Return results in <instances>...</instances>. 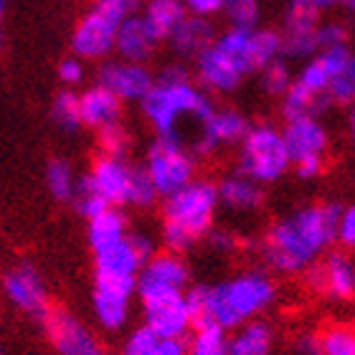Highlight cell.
Returning <instances> with one entry per match:
<instances>
[{"label": "cell", "instance_id": "obj_49", "mask_svg": "<svg viewBox=\"0 0 355 355\" xmlns=\"http://www.w3.org/2000/svg\"><path fill=\"white\" fill-rule=\"evenodd\" d=\"M8 10V0H0V44H3V18Z\"/></svg>", "mask_w": 355, "mask_h": 355}, {"label": "cell", "instance_id": "obj_4", "mask_svg": "<svg viewBox=\"0 0 355 355\" xmlns=\"http://www.w3.org/2000/svg\"><path fill=\"white\" fill-rule=\"evenodd\" d=\"M218 211V191L211 180H191L180 191L165 196L163 244L168 252L185 254L214 229Z\"/></svg>", "mask_w": 355, "mask_h": 355}, {"label": "cell", "instance_id": "obj_41", "mask_svg": "<svg viewBox=\"0 0 355 355\" xmlns=\"http://www.w3.org/2000/svg\"><path fill=\"white\" fill-rule=\"evenodd\" d=\"M335 241L345 252H355V206H348L340 211L338 229H335Z\"/></svg>", "mask_w": 355, "mask_h": 355}, {"label": "cell", "instance_id": "obj_12", "mask_svg": "<svg viewBox=\"0 0 355 355\" xmlns=\"http://www.w3.org/2000/svg\"><path fill=\"white\" fill-rule=\"evenodd\" d=\"M249 119L236 110H214V114L203 122L198 137L191 142V153L196 157H211L221 148H231L244 140L249 132Z\"/></svg>", "mask_w": 355, "mask_h": 355}, {"label": "cell", "instance_id": "obj_2", "mask_svg": "<svg viewBox=\"0 0 355 355\" xmlns=\"http://www.w3.org/2000/svg\"><path fill=\"white\" fill-rule=\"evenodd\" d=\"M193 327L216 325L231 333L249 320L261 318L277 302V284L266 272H241L218 284H196L185 289Z\"/></svg>", "mask_w": 355, "mask_h": 355}, {"label": "cell", "instance_id": "obj_33", "mask_svg": "<svg viewBox=\"0 0 355 355\" xmlns=\"http://www.w3.org/2000/svg\"><path fill=\"white\" fill-rule=\"evenodd\" d=\"M46 185L56 200H71L76 188V175L67 160H51L46 168Z\"/></svg>", "mask_w": 355, "mask_h": 355}, {"label": "cell", "instance_id": "obj_35", "mask_svg": "<svg viewBox=\"0 0 355 355\" xmlns=\"http://www.w3.org/2000/svg\"><path fill=\"white\" fill-rule=\"evenodd\" d=\"M71 203L76 206V211L84 216V218H92V216L102 214L104 208H110V203L96 193V188L92 185L87 175L84 178H76V188H74V196H71Z\"/></svg>", "mask_w": 355, "mask_h": 355}, {"label": "cell", "instance_id": "obj_40", "mask_svg": "<svg viewBox=\"0 0 355 355\" xmlns=\"http://www.w3.org/2000/svg\"><path fill=\"white\" fill-rule=\"evenodd\" d=\"M261 82H264V89L269 92V94L274 96H282L284 92L289 89V84H292V74H289V67L284 64V61L274 59L272 64H266L264 69H261Z\"/></svg>", "mask_w": 355, "mask_h": 355}, {"label": "cell", "instance_id": "obj_8", "mask_svg": "<svg viewBox=\"0 0 355 355\" xmlns=\"http://www.w3.org/2000/svg\"><path fill=\"white\" fill-rule=\"evenodd\" d=\"M282 137H284L289 160L300 180H315L322 175L330 140H327L325 125L318 117L304 114V117L287 119Z\"/></svg>", "mask_w": 355, "mask_h": 355}, {"label": "cell", "instance_id": "obj_26", "mask_svg": "<svg viewBox=\"0 0 355 355\" xmlns=\"http://www.w3.org/2000/svg\"><path fill=\"white\" fill-rule=\"evenodd\" d=\"M188 338H163L150 327H137L127 338L122 355H185Z\"/></svg>", "mask_w": 355, "mask_h": 355}, {"label": "cell", "instance_id": "obj_38", "mask_svg": "<svg viewBox=\"0 0 355 355\" xmlns=\"http://www.w3.org/2000/svg\"><path fill=\"white\" fill-rule=\"evenodd\" d=\"M96 135H99V153H102V155L127 157V150H130V132L122 127V122L102 127V130H96Z\"/></svg>", "mask_w": 355, "mask_h": 355}, {"label": "cell", "instance_id": "obj_29", "mask_svg": "<svg viewBox=\"0 0 355 355\" xmlns=\"http://www.w3.org/2000/svg\"><path fill=\"white\" fill-rule=\"evenodd\" d=\"M282 96H284V117L287 119L304 117V114L318 117V112L325 110L327 104V94H315L300 82L289 84V89Z\"/></svg>", "mask_w": 355, "mask_h": 355}, {"label": "cell", "instance_id": "obj_6", "mask_svg": "<svg viewBox=\"0 0 355 355\" xmlns=\"http://www.w3.org/2000/svg\"><path fill=\"white\" fill-rule=\"evenodd\" d=\"M239 173L249 175L257 183H277L287 175L292 168L284 137L274 125H257L249 127L244 140L239 142Z\"/></svg>", "mask_w": 355, "mask_h": 355}, {"label": "cell", "instance_id": "obj_32", "mask_svg": "<svg viewBox=\"0 0 355 355\" xmlns=\"http://www.w3.org/2000/svg\"><path fill=\"white\" fill-rule=\"evenodd\" d=\"M51 117L64 132H76L82 127V117H79V94L71 89H64L56 94L51 104Z\"/></svg>", "mask_w": 355, "mask_h": 355}, {"label": "cell", "instance_id": "obj_5", "mask_svg": "<svg viewBox=\"0 0 355 355\" xmlns=\"http://www.w3.org/2000/svg\"><path fill=\"white\" fill-rule=\"evenodd\" d=\"M155 252V241L148 234L127 231L125 239L94 252V287L135 297L142 264Z\"/></svg>", "mask_w": 355, "mask_h": 355}, {"label": "cell", "instance_id": "obj_37", "mask_svg": "<svg viewBox=\"0 0 355 355\" xmlns=\"http://www.w3.org/2000/svg\"><path fill=\"white\" fill-rule=\"evenodd\" d=\"M223 13L234 28H257L259 0H223Z\"/></svg>", "mask_w": 355, "mask_h": 355}, {"label": "cell", "instance_id": "obj_20", "mask_svg": "<svg viewBox=\"0 0 355 355\" xmlns=\"http://www.w3.org/2000/svg\"><path fill=\"white\" fill-rule=\"evenodd\" d=\"M216 191H218V206L229 208L234 214H252L259 211L264 203V185L239 171L223 178L216 185Z\"/></svg>", "mask_w": 355, "mask_h": 355}, {"label": "cell", "instance_id": "obj_27", "mask_svg": "<svg viewBox=\"0 0 355 355\" xmlns=\"http://www.w3.org/2000/svg\"><path fill=\"white\" fill-rule=\"evenodd\" d=\"M127 231L130 229H127L125 214H122L117 206L104 208L102 214L92 216L87 223L89 246H92V252H99V249H104V246L114 244V241H119V239H125Z\"/></svg>", "mask_w": 355, "mask_h": 355}, {"label": "cell", "instance_id": "obj_7", "mask_svg": "<svg viewBox=\"0 0 355 355\" xmlns=\"http://www.w3.org/2000/svg\"><path fill=\"white\" fill-rule=\"evenodd\" d=\"M142 168L148 171L150 180L157 188V196L165 198V196L180 191L191 180H196L198 163H196L191 148L180 137L157 135V140L150 145L148 160Z\"/></svg>", "mask_w": 355, "mask_h": 355}, {"label": "cell", "instance_id": "obj_11", "mask_svg": "<svg viewBox=\"0 0 355 355\" xmlns=\"http://www.w3.org/2000/svg\"><path fill=\"white\" fill-rule=\"evenodd\" d=\"M41 322H44L46 335L59 355H107L92 335V330L82 325L71 312L51 307V312Z\"/></svg>", "mask_w": 355, "mask_h": 355}, {"label": "cell", "instance_id": "obj_22", "mask_svg": "<svg viewBox=\"0 0 355 355\" xmlns=\"http://www.w3.org/2000/svg\"><path fill=\"white\" fill-rule=\"evenodd\" d=\"M226 355H274V330L264 320H249L231 330Z\"/></svg>", "mask_w": 355, "mask_h": 355}, {"label": "cell", "instance_id": "obj_51", "mask_svg": "<svg viewBox=\"0 0 355 355\" xmlns=\"http://www.w3.org/2000/svg\"><path fill=\"white\" fill-rule=\"evenodd\" d=\"M345 3H348V6H350V8H353V10H355V0H345Z\"/></svg>", "mask_w": 355, "mask_h": 355}, {"label": "cell", "instance_id": "obj_25", "mask_svg": "<svg viewBox=\"0 0 355 355\" xmlns=\"http://www.w3.org/2000/svg\"><path fill=\"white\" fill-rule=\"evenodd\" d=\"M92 307H94V315L104 330H122L127 325V320H130L132 297L114 292V289L94 287V292H92Z\"/></svg>", "mask_w": 355, "mask_h": 355}, {"label": "cell", "instance_id": "obj_44", "mask_svg": "<svg viewBox=\"0 0 355 355\" xmlns=\"http://www.w3.org/2000/svg\"><path fill=\"white\" fill-rule=\"evenodd\" d=\"M318 46L322 51L325 49H335V46H345V28L338 26V23L318 26Z\"/></svg>", "mask_w": 355, "mask_h": 355}, {"label": "cell", "instance_id": "obj_1", "mask_svg": "<svg viewBox=\"0 0 355 355\" xmlns=\"http://www.w3.org/2000/svg\"><path fill=\"white\" fill-rule=\"evenodd\" d=\"M343 208L338 203H310L274 223L264 236V259L274 272L300 274L335 244V229Z\"/></svg>", "mask_w": 355, "mask_h": 355}, {"label": "cell", "instance_id": "obj_17", "mask_svg": "<svg viewBox=\"0 0 355 355\" xmlns=\"http://www.w3.org/2000/svg\"><path fill=\"white\" fill-rule=\"evenodd\" d=\"M196 74L203 89L216 92V94H229L244 82L246 71L223 49L211 44L196 56Z\"/></svg>", "mask_w": 355, "mask_h": 355}, {"label": "cell", "instance_id": "obj_34", "mask_svg": "<svg viewBox=\"0 0 355 355\" xmlns=\"http://www.w3.org/2000/svg\"><path fill=\"white\" fill-rule=\"evenodd\" d=\"M320 10L310 0H289L287 8V36L297 33H315L318 31Z\"/></svg>", "mask_w": 355, "mask_h": 355}, {"label": "cell", "instance_id": "obj_45", "mask_svg": "<svg viewBox=\"0 0 355 355\" xmlns=\"http://www.w3.org/2000/svg\"><path fill=\"white\" fill-rule=\"evenodd\" d=\"M183 6L191 15L211 18V15L221 13L223 10V0H183Z\"/></svg>", "mask_w": 355, "mask_h": 355}, {"label": "cell", "instance_id": "obj_18", "mask_svg": "<svg viewBox=\"0 0 355 355\" xmlns=\"http://www.w3.org/2000/svg\"><path fill=\"white\" fill-rule=\"evenodd\" d=\"M132 171L135 165H130L125 157H112L102 155L92 163V171L87 173V178L92 180V185L96 188V193L102 196L110 206H127L130 200V183H132Z\"/></svg>", "mask_w": 355, "mask_h": 355}, {"label": "cell", "instance_id": "obj_23", "mask_svg": "<svg viewBox=\"0 0 355 355\" xmlns=\"http://www.w3.org/2000/svg\"><path fill=\"white\" fill-rule=\"evenodd\" d=\"M350 59V51L345 46H335V49H325L318 59H312L307 67L302 69V74L297 82L307 87L315 94H327V87L333 82V76L345 67V61Z\"/></svg>", "mask_w": 355, "mask_h": 355}, {"label": "cell", "instance_id": "obj_42", "mask_svg": "<svg viewBox=\"0 0 355 355\" xmlns=\"http://www.w3.org/2000/svg\"><path fill=\"white\" fill-rule=\"evenodd\" d=\"M135 3H137V0H94L92 8L99 10L102 15H107L110 21H114L119 26L125 18H130V15L135 13Z\"/></svg>", "mask_w": 355, "mask_h": 355}, {"label": "cell", "instance_id": "obj_16", "mask_svg": "<svg viewBox=\"0 0 355 355\" xmlns=\"http://www.w3.org/2000/svg\"><path fill=\"white\" fill-rule=\"evenodd\" d=\"M99 84L110 89L119 102H142L155 84V76L145 64L137 61H107L99 69Z\"/></svg>", "mask_w": 355, "mask_h": 355}, {"label": "cell", "instance_id": "obj_43", "mask_svg": "<svg viewBox=\"0 0 355 355\" xmlns=\"http://www.w3.org/2000/svg\"><path fill=\"white\" fill-rule=\"evenodd\" d=\"M59 79L67 87H79L84 82V61L76 56H69L59 64Z\"/></svg>", "mask_w": 355, "mask_h": 355}, {"label": "cell", "instance_id": "obj_47", "mask_svg": "<svg viewBox=\"0 0 355 355\" xmlns=\"http://www.w3.org/2000/svg\"><path fill=\"white\" fill-rule=\"evenodd\" d=\"M297 353L300 355H320V340L318 333H304L297 340Z\"/></svg>", "mask_w": 355, "mask_h": 355}, {"label": "cell", "instance_id": "obj_36", "mask_svg": "<svg viewBox=\"0 0 355 355\" xmlns=\"http://www.w3.org/2000/svg\"><path fill=\"white\" fill-rule=\"evenodd\" d=\"M327 99L340 104H353L355 102V56L350 53V59L345 61V67L333 76V82L327 87Z\"/></svg>", "mask_w": 355, "mask_h": 355}, {"label": "cell", "instance_id": "obj_3", "mask_svg": "<svg viewBox=\"0 0 355 355\" xmlns=\"http://www.w3.org/2000/svg\"><path fill=\"white\" fill-rule=\"evenodd\" d=\"M140 104L142 114L157 135H171L180 140H183L180 125L185 119H193V122H198V127H203V122L216 110L206 92L188 79V71L183 67L163 69V74L157 76L153 89Z\"/></svg>", "mask_w": 355, "mask_h": 355}, {"label": "cell", "instance_id": "obj_39", "mask_svg": "<svg viewBox=\"0 0 355 355\" xmlns=\"http://www.w3.org/2000/svg\"><path fill=\"white\" fill-rule=\"evenodd\" d=\"M157 188L153 185L150 180L148 171L145 168H135L132 171V183H130V200H127V206H135V208H150L157 203Z\"/></svg>", "mask_w": 355, "mask_h": 355}, {"label": "cell", "instance_id": "obj_48", "mask_svg": "<svg viewBox=\"0 0 355 355\" xmlns=\"http://www.w3.org/2000/svg\"><path fill=\"white\" fill-rule=\"evenodd\" d=\"M312 6L318 8V10H325V8H333V6H338L340 0H310Z\"/></svg>", "mask_w": 355, "mask_h": 355}, {"label": "cell", "instance_id": "obj_10", "mask_svg": "<svg viewBox=\"0 0 355 355\" xmlns=\"http://www.w3.org/2000/svg\"><path fill=\"white\" fill-rule=\"evenodd\" d=\"M307 287L340 302L355 300V259L350 252H327L325 259L304 269Z\"/></svg>", "mask_w": 355, "mask_h": 355}, {"label": "cell", "instance_id": "obj_30", "mask_svg": "<svg viewBox=\"0 0 355 355\" xmlns=\"http://www.w3.org/2000/svg\"><path fill=\"white\" fill-rule=\"evenodd\" d=\"M226 340L229 333L216 325L193 327L185 355H226Z\"/></svg>", "mask_w": 355, "mask_h": 355}, {"label": "cell", "instance_id": "obj_24", "mask_svg": "<svg viewBox=\"0 0 355 355\" xmlns=\"http://www.w3.org/2000/svg\"><path fill=\"white\" fill-rule=\"evenodd\" d=\"M173 51L178 56H198L203 49L214 44V26L208 23V18H198V15H185L183 21L178 23V28L171 36Z\"/></svg>", "mask_w": 355, "mask_h": 355}, {"label": "cell", "instance_id": "obj_46", "mask_svg": "<svg viewBox=\"0 0 355 355\" xmlns=\"http://www.w3.org/2000/svg\"><path fill=\"white\" fill-rule=\"evenodd\" d=\"M208 244L214 246L216 252H231L234 246H236V239L231 236V234H226V231H208Z\"/></svg>", "mask_w": 355, "mask_h": 355}, {"label": "cell", "instance_id": "obj_31", "mask_svg": "<svg viewBox=\"0 0 355 355\" xmlns=\"http://www.w3.org/2000/svg\"><path fill=\"white\" fill-rule=\"evenodd\" d=\"M320 355H355V327L327 325L318 333Z\"/></svg>", "mask_w": 355, "mask_h": 355}, {"label": "cell", "instance_id": "obj_50", "mask_svg": "<svg viewBox=\"0 0 355 355\" xmlns=\"http://www.w3.org/2000/svg\"><path fill=\"white\" fill-rule=\"evenodd\" d=\"M350 127H353V137H355V110H353V117H350Z\"/></svg>", "mask_w": 355, "mask_h": 355}, {"label": "cell", "instance_id": "obj_21", "mask_svg": "<svg viewBox=\"0 0 355 355\" xmlns=\"http://www.w3.org/2000/svg\"><path fill=\"white\" fill-rule=\"evenodd\" d=\"M122 104L117 96L112 94L110 89H104L102 84L89 87L87 92L79 94V117H82V127L89 130H102L107 125H114L122 119Z\"/></svg>", "mask_w": 355, "mask_h": 355}, {"label": "cell", "instance_id": "obj_52", "mask_svg": "<svg viewBox=\"0 0 355 355\" xmlns=\"http://www.w3.org/2000/svg\"><path fill=\"white\" fill-rule=\"evenodd\" d=\"M0 355H3V353H0Z\"/></svg>", "mask_w": 355, "mask_h": 355}, {"label": "cell", "instance_id": "obj_14", "mask_svg": "<svg viewBox=\"0 0 355 355\" xmlns=\"http://www.w3.org/2000/svg\"><path fill=\"white\" fill-rule=\"evenodd\" d=\"M114 38H117V23L92 8L79 18L71 33V51L82 61H102L114 51Z\"/></svg>", "mask_w": 355, "mask_h": 355}, {"label": "cell", "instance_id": "obj_15", "mask_svg": "<svg viewBox=\"0 0 355 355\" xmlns=\"http://www.w3.org/2000/svg\"><path fill=\"white\" fill-rule=\"evenodd\" d=\"M3 289H6V297L18 310L36 320H44L53 307L41 274L31 264H21L10 269L3 279Z\"/></svg>", "mask_w": 355, "mask_h": 355}, {"label": "cell", "instance_id": "obj_19", "mask_svg": "<svg viewBox=\"0 0 355 355\" xmlns=\"http://www.w3.org/2000/svg\"><path fill=\"white\" fill-rule=\"evenodd\" d=\"M157 36L150 31V26L145 23L142 15H130L117 26V38H114V51L119 53V59L125 61H137V64H145V61L155 53L157 49Z\"/></svg>", "mask_w": 355, "mask_h": 355}, {"label": "cell", "instance_id": "obj_9", "mask_svg": "<svg viewBox=\"0 0 355 355\" xmlns=\"http://www.w3.org/2000/svg\"><path fill=\"white\" fill-rule=\"evenodd\" d=\"M188 284H191V269L185 264L183 254L165 249V252H155L142 264L135 295L140 297L142 302V300H153V297L185 292Z\"/></svg>", "mask_w": 355, "mask_h": 355}, {"label": "cell", "instance_id": "obj_13", "mask_svg": "<svg viewBox=\"0 0 355 355\" xmlns=\"http://www.w3.org/2000/svg\"><path fill=\"white\" fill-rule=\"evenodd\" d=\"M140 304L145 327H150L153 333L163 338H188V333H193V318L185 302V292L142 300Z\"/></svg>", "mask_w": 355, "mask_h": 355}, {"label": "cell", "instance_id": "obj_28", "mask_svg": "<svg viewBox=\"0 0 355 355\" xmlns=\"http://www.w3.org/2000/svg\"><path fill=\"white\" fill-rule=\"evenodd\" d=\"M185 15H188V10H185L183 0H148L142 18L157 36V41H165Z\"/></svg>", "mask_w": 355, "mask_h": 355}]
</instances>
